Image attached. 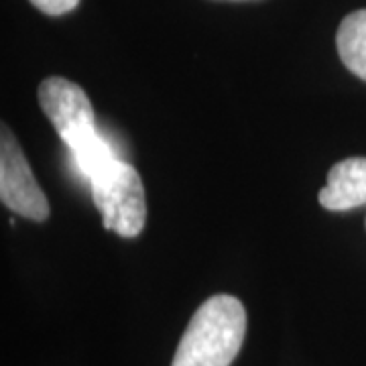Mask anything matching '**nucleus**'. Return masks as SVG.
Returning <instances> with one entry per match:
<instances>
[{"instance_id":"1","label":"nucleus","mask_w":366,"mask_h":366,"mask_svg":"<svg viewBox=\"0 0 366 366\" xmlns=\"http://www.w3.org/2000/svg\"><path fill=\"white\" fill-rule=\"evenodd\" d=\"M244 334V305L232 295H214L197 307L187 324L171 366H230Z\"/></svg>"},{"instance_id":"4","label":"nucleus","mask_w":366,"mask_h":366,"mask_svg":"<svg viewBox=\"0 0 366 366\" xmlns=\"http://www.w3.org/2000/svg\"><path fill=\"white\" fill-rule=\"evenodd\" d=\"M39 104L69 151L98 132L90 98L69 79L47 78L41 81Z\"/></svg>"},{"instance_id":"6","label":"nucleus","mask_w":366,"mask_h":366,"mask_svg":"<svg viewBox=\"0 0 366 366\" xmlns=\"http://www.w3.org/2000/svg\"><path fill=\"white\" fill-rule=\"evenodd\" d=\"M336 45L344 66L366 81V9L348 14L342 21Z\"/></svg>"},{"instance_id":"2","label":"nucleus","mask_w":366,"mask_h":366,"mask_svg":"<svg viewBox=\"0 0 366 366\" xmlns=\"http://www.w3.org/2000/svg\"><path fill=\"white\" fill-rule=\"evenodd\" d=\"M88 183L106 230L124 238H134L143 232L147 220L144 187L139 171L131 163L118 157L110 159Z\"/></svg>"},{"instance_id":"3","label":"nucleus","mask_w":366,"mask_h":366,"mask_svg":"<svg viewBox=\"0 0 366 366\" xmlns=\"http://www.w3.org/2000/svg\"><path fill=\"white\" fill-rule=\"evenodd\" d=\"M0 199L9 209L33 222L49 218V202L26 163L21 144L6 124L0 139Z\"/></svg>"},{"instance_id":"5","label":"nucleus","mask_w":366,"mask_h":366,"mask_svg":"<svg viewBox=\"0 0 366 366\" xmlns=\"http://www.w3.org/2000/svg\"><path fill=\"white\" fill-rule=\"evenodd\" d=\"M326 209L344 212L366 204V159L350 157L336 163L327 173L326 187L320 192Z\"/></svg>"},{"instance_id":"7","label":"nucleus","mask_w":366,"mask_h":366,"mask_svg":"<svg viewBox=\"0 0 366 366\" xmlns=\"http://www.w3.org/2000/svg\"><path fill=\"white\" fill-rule=\"evenodd\" d=\"M31 2L39 9L41 13L53 14V16L69 13L79 4V0H31Z\"/></svg>"}]
</instances>
